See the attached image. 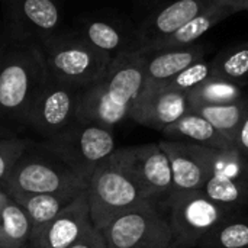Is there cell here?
Masks as SVG:
<instances>
[{"mask_svg": "<svg viewBox=\"0 0 248 248\" xmlns=\"http://www.w3.org/2000/svg\"><path fill=\"white\" fill-rule=\"evenodd\" d=\"M211 65L215 77L246 89L248 86V42L224 48L211 60Z\"/></svg>", "mask_w": 248, "mask_h": 248, "instance_id": "obj_23", "label": "cell"}, {"mask_svg": "<svg viewBox=\"0 0 248 248\" xmlns=\"http://www.w3.org/2000/svg\"><path fill=\"white\" fill-rule=\"evenodd\" d=\"M237 209L211 201L202 192L171 193L166 215L171 231V248H196L199 241Z\"/></svg>", "mask_w": 248, "mask_h": 248, "instance_id": "obj_7", "label": "cell"}, {"mask_svg": "<svg viewBox=\"0 0 248 248\" xmlns=\"http://www.w3.org/2000/svg\"><path fill=\"white\" fill-rule=\"evenodd\" d=\"M86 198L93 227L97 230H103L118 215L148 202L135 180L113 155L92 174L86 187Z\"/></svg>", "mask_w": 248, "mask_h": 248, "instance_id": "obj_6", "label": "cell"}, {"mask_svg": "<svg viewBox=\"0 0 248 248\" xmlns=\"http://www.w3.org/2000/svg\"><path fill=\"white\" fill-rule=\"evenodd\" d=\"M22 248H29V244H28V246H25V247H22Z\"/></svg>", "mask_w": 248, "mask_h": 248, "instance_id": "obj_33", "label": "cell"}, {"mask_svg": "<svg viewBox=\"0 0 248 248\" xmlns=\"http://www.w3.org/2000/svg\"><path fill=\"white\" fill-rule=\"evenodd\" d=\"M212 76H214V73H212L211 61L201 60V61L193 62L192 65H189L179 74H176L166 84L187 94L189 92H192L195 87H198L199 84H202L205 80H208Z\"/></svg>", "mask_w": 248, "mask_h": 248, "instance_id": "obj_27", "label": "cell"}, {"mask_svg": "<svg viewBox=\"0 0 248 248\" xmlns=\"http://www.w3.org/2000/svg\"><path fill=\"white\" fill-rule=\"evenodd\" d=\"M206 52V45L199 41L185 46L144 51V86L167 83L193 62L205 60Z\"/></svg>", "mask_w": 248, "mask_h": 248, "instance_id": "obj_18", "label": "cell"}, {"mask_svg": "<svg viewBox=\"0 0 248 248\" xmlns=\"http://www.w3.org/2000/svg\"><path fill=\"white\" fill-rule=\"evenodd\" d=\"M32 228L25 211L10 198L0 212V248H22L29 244Z\"/></svg>", "mask_w": 248, "mask_h": 248, "instance_id": "obj_25", "label": "cell"}, {"mask_svg": "<svg viewBox=\"0 0 248 248\" xmlns=\"http://www.w3.org/2000/svg\"><path fill=\"white\" fill-rule=\"evenodd\" d=\"M247 96L244 87L219 77H209L187 93L190 105H225L234 103Z\"/></svg>", "mask_w": 248, "mask_h": 248, "instance_id": "obj_26", "label": "cell"}, {"mask_svg": "<svg viewBox=\"0 0 248 248\" xmlns=\"http://www.w3.org/2000/svg\"><path fill=\"white\" fill-rule=\"evenodd\" d=\"M87 182L39 142H32L1 183L9 195L86 190Z\"/></svg>", "mask_w": 248, "mask_h": 248, "instance_id": "obj_4", "label": "cell"}, {"mask_svg": "<svg viewBox=\"0 0 248 248\" xmlns=\"http://www.w3.org/2000/svg\"><path fill=\"white\" fill-rule=\"evenodd\" d=\"M112 155L135 180L145 201L166 208L173 179L170 161L158 142L119 148Z\"/></svg>", "mask_w": 248, "mask_h": 248, "instance_id": "obj_9", "label": "cell"}, {"mask_svg": "<svg viewBox=\"0 0 248 248\" xmlns=\"http://www.w3.org/2000/svg\"><path fill=\"white\" fill-rule=\"evenodd\" d=\"M187 112H190L187 94L161 83L142 87L128 119L161 132Z\"/></svg>", "mask_w": 248, "mask_h": 248, "instance_id": "obj_13", "label": "cell"}, {"mask_svg": "<svg viewBox=\"0 0 248 248\" xmlns=\"http://www.w3.org/2000/svg\"><path fill=\"white\" fill-rule=\"evenodd\" d=\"M36 45L51 80L81 89L99 80L113 60L76 29H60Z\"/></svg>", "mask_w": 248, "mask_h": 248, "instance_id": "obj_3", "label": "cell"}, {"mask_svg": "<svg viewBox=\"0 0 248 248\" xmlns=\"http://www.w3.org/2000/svg\"><path fill=\"white\" fill-rule=\"evenodd\" d=\"M144 51L115 57L99 80L81 89L77 122L115 129L128 119L144 87Z\"/></svg>", "mask_w": 248, "mask_h": 248, "instance_id": "obj_1", "label": "cell"}, {"mask_svg": "<svg viewBox=\"0 0 248 248\" xmlns=\"http://www.w3.org/2000/svg\"><path fill=\"white\" fill-rule=\"evenodd\" d=\"M39 144L87 183L96 169L116 150L113 129L84 122H74L62 132L42 140Z\"/></svg>", "mask_w": 248, "mask_h": 248, "instance_id": "obj_5", "label": "cell"}, {"mask_svg": "<svg viewBox=\"0 0 248 248\" xmlns=\"http://www.w3.org/2000/svg\"><path fill=\"white\" fill-rule=\"evenodd\" d=\"M7 6V36L38 44L58 32L62 20L60 0H4Z\"/></svg>", "mask_w": 248, "mask_h": 248, "instance_id": "obj_12", "label": "cell"}, {"mask_svg": "<svg viewBox=\"0 0 248 248\" xmlns=\"http://www.w3.org/2000/svg\"><path fill=\"white\" fill-rule=\"evenodd\" d=\"M198 248H248V218L237 209L217 224Z\"/></svg>", "mask_w": 248, "mask_h": 248, "instance_id": "obj_22", "label": "cell"}, {"mask_svg": "<svg viewBox=\"0 0 248 248\" xmlns=\"http://www.w3.org/2000/svg\"><path fill=\"white\" fill-rule=\"evenodd\" d=\"M217 0H171L154 9L135 29L137 51H145L186 25Z\"/></svg>", "mask_w": 248, "mask_h": 248, "instance_id": "obj_15", "label": "cell"}, {"mask_svg": "<svg viewBox=\"0 0 248 248\" xmlns=\"http://www.w3.org/2000/svg\"><path fill=\"white\" fill-rule=\"evenodd\" d=\"M235 148L248 157V94H247V106H246V112L241 121V125L238 128L237 137H235V142H234Z\"/></svg>", "mask_w": 248, "mask_h": 248, "instance_id": "obj_30", "label": "cell"}, {"mask_svg": "<svg viewBox=\"0 0 248 248\" xmlns=\"http://www.w3.org/2000/svg\"><path fill=\"white\" fill-rule=\"evenodd\" d=\"M94 48L115 58L125 52L137 51L135 31L126 32L118 22L110 19L87 16L81 17L74 28Z\"/></svg>", "mask_w": 248, "mask_h": 248, "instance_id": "obj_19", "label": "cell"}, {"mask_svg": "<svg viewBox=\"0 0 248 248\" xmlns=\"http://www.w3.org/2000/svg\"><path fill=\"white\" fill-rule=\"evenodd\" d=\"M161 150L166 153L173 179V192H202L208 177V147L161 140L158 142Z\"/></svg>", "mask_w": 248, "mask_h": 248, "instance_id": "obj_16", "label": "cell"}, {"mask_svg": "<svg viewBox=\"0 0 248 248\" xmlns=\"http://www.w3.org/2000/svg\"><path fill=\"white\" fill-rule=\"evenodd\" d=\"M161 134L164 140L182 141L215 150H228L235 147L228 137L221 134L211 122L192 110L163 129Z\"/></svg>", "mask_w": 248, "mask_h": 248, "instance_id": "obj_20", "label": "cell"}, {"mask_svg": "<svg viewBox=\"0 0 248 248\" xmlns=\"http://www.w3.org/2000/svg\"><path fill=\"white\" fill-rule=\"evenodd\" d=\"M248 10V0H217L209 4L203 12L189 20L186 25L179 28L171 35L166 36L164 39L158 41L153 46L145 51H155L164 48H174V46H185L193 42H198L203 33L209 29L225 20L227 17Z\"/></svg>", "mask_w": 248, "mask_h": 248, "instance_id": "obj_17", "label": "cell"}, {"mask_svg": "<svg viewBox=\"0 0 248 248\" xmlns=\"http://www.w3.org/2000/svg\"><path fill=\"white\" fill-rule=\"evenodd\" d=\"M80 94L81 87L48 78L31 105L23 125L41 135L42 140L62 132L77 122Z\"/></svg>", "mask_w": 248, "mask_h": 248, "instance_id": "obj_10", "label": "cell"}, {"mask_svg": "<svg viewBox=\"0 0 248 248\" xmlns=\"http://www.w3.org/2000/svg\"><path fill=\"white\" fill-rule=\"evenodd\" d=\"M145 1L150 3L151 6H154V9H157V7H160V6H163V4H166V3H169L171 0H145Z\"/></svg>", "mask_w": 248, "mask_h": 248, "instance_id": "obj_32", "label": "cell"}, {"mask_svg": "<svg viewBox=\"0 0 248 248\" xmlns=\"http://www.w3.org/2000/svg\"><path fill=\"white\" fill-rule=\"evenodd\" d=\"M84 190H61L35 195H9L26 214L32 232L54 219L67 205H70Z\"/></svg>", "mask_w": 248, "mask_h": 248, "instance_id": "obj_21", "label": "cell"}, {"mask_svg": "<svg viewBox=\"0 0 248 248\" xmlns=\"http://www.w3.org/2000/svg\"><path fill=\"white\" fill-rule=\"evenodd\" d=\"M246 106H247V96L238 102L225 103V105H190V110L205 118L221 134H224L232 142H235V137L241 125Z\"/></svg>", "mask_w": 248, "mask_h": 248, "instance_id": "obj_24", "label": "cell"}, {"mask_svg": "<svg viewBox=\"0 0 248 248\" xmlns=\"http://www.w3.org/2000/svg\"><path fill=\"white\" fill-rule=\"evenodd\" d=\"M29 144V140L17 137L0 138V186Z\"/></svg>", "mask_w": 248, "mask_h": 248, "instance_id": "obj_28", "label": "cell"}, {"mask_svg": "<svg viewBox=\"0 0 248 248\" xmlns=\"http://www.w3.org/2000/svg\"><path fill=\"white\" fill-rule=\"evenodd\" d=\"M48 73L36 44L7 36L0 42V122L23 125Z\"/></svg>", "mask_w": 248, "mask_h": 248, "instance_id": "obj_2", "label": "cell"}, {"mask_svg": "<svg viewBox=\"0 0 248 248\" xmlns=\"http://www.w3.org/2000/svg\"><path fill=\"white\" fill-rule=\"evenodd\" d=\"M209 177L202 189L211 201L232 209L248 206V157L235 147L208 150Z\"/></svg>", "mask_w": 248, "mask_h": 248, "instance_id": "obj_11", "label": "cell"}, {"mask_svg": "<svg viewBox=\"0 0 248 248\" xmlns=\"http://www.w3.org/2000/svg\"><path fill=\"white\" fill-rule=\"evenodd\" d=\"M93 227L86 190L31 234L29 248H70Z\"/></svg>", "mask_w": 248, "mask_h": 248, "instance_id": "obj_14", "label": "cell"}, {"mask_svg": "<svg viewBox=\"0 0 248 248\" xmlns=\"http://www.w3.org/2000/svg\"><path fill=\"white\" fill-rule=\"evenodd\" d=\"M100 231L108 248H171L166 208L154 202L118 215Z\"/></svg>", "mask_w": 248, "mask_h": 248, "instance_id": "obj_8", "label": "cell"}, {"mask_svg": "<svg viewBox=\"0 0 248 248\" xmlns=\"http://www.w3.org/2000/svg\"><path fill=\"white\" fill-rule=\"evenodd\" d=\"M70 248H108L105 237L100 230L92 227L77 243H74Z\"/></svg>", "mask_w": 248, "mask_h": 248, "instance_id": "obj_29", "label": "cell"}, {"mask_svg": "<svg viewBox=\"0 0 248 248\" xmlns=\"http://www.w3.org/2000/svg\"><path fill=\"white\" fill-rule=\"evenodd\" d=\"M9 199H10L9 193H6V192L1 189V186H0V212H1V209L4 208V205L7 203Z\"/></svg>", "mask_w": 248, "mask_h": 248, "instance_id": "obj_31", "label": "cell"}]
</instances>
